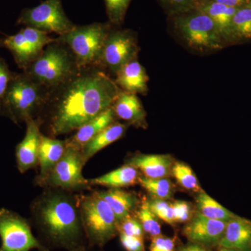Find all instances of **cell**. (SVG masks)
Wrapping results in <instances>:
<instances>
[{
    "label": "cell",
    "mask_w": 251,
    "mask_h": 251,
    "mask_svg": "<svg viewBox=\"0 0 251 251\" xmlns=\"http://www.w3.org/2000/svg\"><path fill=\"white\" fill-rule=\"evenodd\" d=\"M122 91L101 68H80L74 76L49 91L36 120L48 136L67 134L110 108Z\"/></svg>",
    "instance_id": "cell-1"
},
{
    "label": "cell",
    "mask_w": 251,
    "mask_h": 251,
    "mask_svg": "<svg viewBox=\"0 0 251 251\" xmlns=\"http://www.w3.org/2000/svg\"><path fill=\"white\" fill-rule=\"evenodd\" d=\"M30 213L38 239L49 249L81 251L89 247L76 193L44 188L31 202Z\"/></svg>",
    "instance_id": "cell-2"
},
{
    "label": "cell",
    "mask_w": 251,
    "mask_h": 251,
    "mask_svg": "<svg viewBox=\"0 0 251 251\" xmlns=\"http://www.w3.org/2000/svg\"><path fill=\"white\" fill-rule=\"evenodd\" d=\"M168 17L175 35L196 53H213L227 47L212 20L201 11L192 9Z\"/></svg>",
    "instance_id": "cell-3"
},
{
    "label": "cell",
    "mask_w": 251,
    "mask_h": 251,
    "mask_svg": "<svg viewBox=\"0 0 251 251\" xmlns=\"http://www.w3.org/2000/svg\"><path fill=\"white\" fill-rule=\"evenodd\" d=\"M80 69L69 47L57 39L46 46L23 73L50 91L70 79Z\"/></svg>",
    "instance_id": "cell-4"
},
{
    "label": "cell",
    "mask_w": 251,
    "mask_h": 251,
    "mask_svg": "<svg viewBox=\"0 0 251 251\" xmlns=\"http://www.w3.org/2000/svg\"><path fill=\"white\" fill-rule=\"evenodd\" d=\"M49 90L23 72L14 74L1 103V113L15 124L26 122L39 116Z\"/></svg>",
    "instance_id": "cell-5"
},
{
    "label": "cell",
    "mask_w": 251,
    "mask_h": 251,
    "mask_svg": "<svg viewBox=\"0 0 251 251\" xmlns=\"http://www.w3.org/2000/svg\"><path fill=\"white\" fill-rule=\"evenodd\" d=\"M77 199L89 247L101 249L118 232L115 213L96 191L77 194Z\"/></svg>",
    "instance_id": "cell-6"
},
{
    "label": "cell",
    "mask_w": 251,
    "mask_h": 251,
    "mask_svg": "<svg viewBox=\"0 0 251 251\" xmlns=\"http://www.w3.org/2000/svg\"><path fill=\"white\" fill-rule=\"evenodd\" d=\"M112 28L109 22L75 25L57 39L69 47L80 68L99 67L104 44Z\"/></svg>",
    "instance_id": "cell-7"
},
{
    "label": "cell",
    "mask_w": 251,
    "mask_h": 251,
    "mask_svg": "<svg viewBox=\"0 0 251 251\" xmlns=\"http://www.w3.org/2000/svg\"><path fill=\"white\" fill-rule=\"evenodd\" d=\"M85 163L81 150L66 145L62 158L44 178L35 180L36 184L44 188H61L73 193L90 190L92 185L90 179L82 175Z\"/></svg>",
    "instance_id": "cell-8"
},
{
    "label": "cell",
    "mask_w": 251,
    "mask_h": 251,
    "mask_svg": "<svg viewBox=\"0 0 251 251\" xmlns=\"http://www.w3.org/2000/svg\"><path fill=\"white\" fill-rule=\"evenodd\" d=\"M30 221L22 216L0 209V251H51L33 234Z\"/></svg>",
    "instance_id": "cell-9"
},
{
    "label": "cell",
    "mask_w": 251,
    "mask_h": 251,
    "mask_svg": "<svg viewBox=\"0 0 251 251\" xmlns=\"http://www.w3.org/2000/svg\"><path fill=\"white\" fill-rule=\"evenodd\" d=\"M17 25L35 28L47 34L56 33L59 36L75 26L64 12L62 0H45L35 7L23 10Z\"/></svg>",
    "instance_id": "cell-10"
},
{
    "label": "cell",
    "mask_w": 251,
    "mask_h": 251,
    "mask_svg": "<svg viewBox=\"0 0 251 251\" xmlns=\"http://www.w3.org/2000/svg\"><path fill=\"white\" fill-rule=\"evenodd\" d=\"M139 51L136 32L112 28L104 44L99 67L115 75L122 66L138 59Z\"/></svg>",
    "instance_id": "cell-11"
},
{
    "label": "cell",
    "mask_w": 251,
    "mask_h": 251,
    "mask_svg": "<svg viewBox=\"0 0 251 251\" xmlns=\"http://www.w3.org/2000/svg\"><path fill=\"white\" fill-rule=\"evenodd\" d=\"M25 135L16 148V164L21 174L39 166V151L42 132L36 119L25 122Z\"/></svg>",
    "instance_id": "cell-12"
},
{
    "label": "cell",
    "mask_w": 251,
    "mask_h": 251,
    "mask_svg": "<svg viewBox=\"0 0 251 251\" xmlns=\"http://www.w3.org/2000/svg\"><path fill=\"white\" fill-rule=\"evenodd\" d=\"M226 224V221L209 219L197 212L184 227V234L195 244H214L224 236Z\"/></svg>",
    "instance_id": "cell-13"
},
{
    "label": "cell",
    "mask_w": 251,
    "mask_h": 251,
    "mask_svg": "<svg viewBox=\"0 0 251 251\" xmlns=\"http://www.w3.org/2000/svg\"><path fill=\"white\" fill-rule=\"evenodd\" d=\"M115 76V83L122 91L142 95L148 94L149 76L146 69L138 59L122 66Z\"/></svg>",
    "instance_id": "cell-14"
},
{
    "label": "cell",
    "mask_w": 251,
    "mask_h": 251,
    "mask_svg": "<svg viewBox=\"0 0 251 251\" xmlns=\"http://www.w3.org/2000/svg\"><path fill=\"white\" fill-rule=\"evenodd\" d=\"M126 164L134 167L145 177L161 179L170 176L174 163L169 155L138 153L128 158Z\"/></svg>",
    "instance_id": "cell-15"
},
{
    "label": "cell",
    "mask_w": 251,
    "mask_h": 251,
    "mask_svg": "<svg viewBox=\"0 0 251 251\" xmlns=\"http://www.w3.org/2000/svg\"><path fill=\"white\" fill-rule=\"evenodd\" d=\"M111 108L117 118L128 125L146 128V111L137 94L122 91Z\"/></svg>",
    "instance_id": "cell-16"
},
{
    "label": "cell",
    "mask_w": 251,
    "mask_h": 251,
    "mask_svg": "<svg viewBox=\"0 0 251 251\" xmlns=\"http://www.w3.org/2000/svg\"><path fill=\"white\" fill-rule=\"evenodd\" d=\"M193 9L201 11L212 20L226 46H228L231 23L238 9L211 0H195Z\"/></svg>",
    "instance_id": "cell-17"
},
{
    "label": "cell",
    "mask_w": 251,
    "mask_h": 251,
    "mask_svg": "<svg viewBox=\"0 0 251 251\" xmlns=\"http://www.w3.org/2000/svg\"><path fill=\"white\" fill-rule=\"evenodd\" d=\"M219 245L236 251H251V222L238 216L227 221Z\"/></svg>",
    "instance_id": "cell-18"
},
{
    "label": "cell",
    "mask_w": 251,
    "mask_h": 251,
    "mask_svg": "<svg viewBox=\"0 0 251 251\" xmlns=\"http://www.w3.org/2000/svg\"><path fill=\"white\" fill-rule=\"evenodd\" d=\"M116 118L115 112L110 107L93 120L81 126L75 134L65 140L66 145L82 151L84 147L96 135L115 122Z\"/></svg>",
    "instance_id": "cell-19"
},
{
    "label": "cell",
    "mask_w": 251,
    "mask_h": 251,
    "mask_svg": "<svg viewBox=\"0 0 251 251\" xmlns=\"http://www.w3.org/2000/svg\"><path fill=\"white\" fill-rule=\"evenodd\" d=\"M0 47L9 50L18 67L23 71L41 54L25 37L21 31L14 35L0 39Z\"/></svg>",
    "instance_id": "cell-20"
},
{
    "label": "cell",
    "mask_w": 251,
    "mask_h": 251,
    "mask_svg": "<svg viewBox=\"0 0 251 251\" xmlns=\"http://www.w3.org/2000/svg\"><path fill=\"white\" fill-rule=\"evenodd\" d=\"M96 192L108 203L115 213L117 223L131 216L138 205V199L134 193L124 191L121 188H109L107 191Z\"/></svg>",
    "instance_id": "cell-21"
},
{
    "label": "cell",
    "mask_w": 251,
    "mask_h": 251,
    "mask_svg": "<svg viewBox=\"0 0 251 251\" xmlns=\"http://www.w3.org/2000/svg\"><path fill=\"white\" fill-rule=\"evenodd\" d=\"M66 148L65 140L41 134L39 151V166L40 174L35 180L44 178L56 163L62 158Z\"/></svg>",
    "instance_id": "cell-22"
},
{
    "label": "cell",
    "mask_w": 251,
    "mask_h": 251,
    "mask_svg": "<svg viewBox=\"0 0 251 251\" xmlns=\"http://www.w3.org/2000/svg\"><path fill=\"white\" fill-rule=\"evenodd\" d=\"M128 126L129 125L128 124L117 123L115 122L96 135L82 150L86 163L99 151L120 140L125 135Z\"/></svg>",
    "instance_id": "cell-23"
},
{
    "label": "cell",
    "mask_w": 251,
    "mask_h": 251,
    "mask_svg": "<svg viewBox=\"0 0 251 251\" xmlns=\"http://www.w3.org/2000/svg\"><path fill=\"white\" fill-rule=\"evenodd\" d=\"M139 173L134 167L126 164L107 174L90 179V181L92 186L99 185L110 188L129 187L138 184Z\"/></svg>",
    "instance_id": "cell-24"
},
{
    "label": "cell",
    "mask_w": 251,
    "mask_h": 251,
    "mask_svg": "<svg viewBox=\"0 0 251 251\" xmlns=\"http://www.w3.org/2000/svg\"><path fill=\"white\" fill-rule=\"evenodd\" d=\"M251 43V6L239 8L234 14L229 31V46Z\"/></svg>",
    "instance_id": "cell-25"
},
{
    "label": "cell",
    "mask_w": 251,
    "mask_h": 251,
    "mask_svg": "<svg viewBox=\"0 0 251 251\" xmlns=\"http://www.w3.org/2000/svg\"><path fill=\"white\" fill-rule=\"evenodd\" d=\"M196 201L198 213L209 219L227 222L237 216L203 191H200Z\"/></svg>",
    "instance_id": "cell-26"
},
{
    "label": "cell",
    "mask_w": 251,
    "mask_h": 251,
    "mask_svg": "<svg viewBox=\"0 0 251 251\" xmlns=\"http://www.w3.org/2000/svg\"><path fill=\"white\" fill-rule=\"evenodd\" d=\"M138 183L153 198L168 200L173 196V187L171 181L167 178L150 179L140 176Z\"/></svg>",
    "instance_id": "cell-27"
},
{
    "label": "cell",
    "mask_w": 251,
    "mask_h": 251,
    "mask_svg": "<svg viewBox=\"0 0 251 251\" xmlns=\"http://www.w3.org/2000/svg\"><path fill=\"white\" fill-rule=\"evenodd\" d=\"M171 174L181 187L194 192L201 191L197 176L188 165L181 162L175 163Z\"/></svg>",
    "instance_id": "cell-28"
},
{
    "label": "cell",
    "mask_w": 251,
    "mask_h": 251,
    "mask_svg": "<svg viewBox=\"0 0 251 251\" xmlns=\"http://www.w3.org/2000/svg\"><path fill=\"white\" fill-rule=\"evenodd\" d=\"M136 218L143 226L144 232L150 234L152 237L161 235V226L156 221V216L150 210L146 200L142 202L139 209L136 211Z\"/></svg>",
    "instance_id": "cell-29"
},
{
    "label": "cell",
    "mask_w": 251,
    "mask_h": 251,
    "mask_svg": "<svg viewBox=\"0 0 251 251\" xmlns=\"http://www.w3.org/2000/svg\"><path fill=\"white\" fill-rule=\"evenodd\" d=\"M132 0H104L108 22L115 27H120Z\"/></svg>",
    "instance_id": "cell-30"
},
{
    "label": "cell",
    "mask_w": 251,
    "mask_h": 251,
    "mask_svg": "<svg viewBox=\"0 0 251 251\" xmlns=\"http://www.w3.org/2000/svg\"><path fill=\"white\" fill-rule=\"evenodd\" d=\"M148 202L149 207L153 215L164 221L166 224H175L172 204L167 202L166 200L157 199V198L148 201Z\"/></svg>",
    "instance_id": "cell-31"
},
{
    "label": "cell",
    "mask_w": 251,
    "mask_h": 251,
    "mask_svg": "<svg viewBox=\"0 0 251 251\" xmlns=\"http://www.w3.org/2000/svg\"><path fill=\"white\" fill-rule=\"evenodd\" d=\"M168 16L186 12L193 9L195 0H157Z\"/></svg>",
    "instance_id": "cell-32"
},
{
    "label": "cell",
    "mask_w": 251,
    "mask_h": 251,
    "mask_svg": "<svg viewBox=\"0 0 251 251\" xmlns=\"http://www.w3.org/2000/svg\"><path fill=\"white\" fill-rule=\"evenodd\" d=\"M117 231L119 232L133 236V237H143L144 229L143 226L137 218L129 216L117 223Z\"/></svg>",
    "instance_id": "cell-33"
},
{
    "label": "cell",
    "mask_w": 251,
    "mask_h": 251,
    "mask_svg": "<svg viewBox=\"0 0 251 251\" xmlns=\"http://www.w3.org/2000/svg\"><path fill=\"white\" fill-rule=\"evenodd\" d=\"M175 223H184L191 219L192 206L186 201H176L172 204Z\"/></svg>",
    "instance_id": "cell-34"
},
{
    "label": "cell",
    "mask_w": 251,
    "mask_h": 251,
    "mask_svg": "<svg viewBox=\"0 0 251 251\" xmlns=\"http://www.w3.org/2000/svg\"><path fill=\"white\" fill-rule=\"evenodd\" d=\"M120 240L126 251H145L143 237H133L119 232Z\"/></svg>",
    "instance_id": "cell-35"
},
{
    "label": "cell",
    "mask_w": 251,
    "mask_h": 251,
    "mask_svg": "<svg viewBox=\"0 0 251 251\" xmlns=\"http://www.w3.org/2000/svg\"><path fill=\"white\" fill-rule=\"evenodd\" d=\"M13 75L14 74L10 72L4 60L0 58V114L1 111V103Z\"/></svg>",
    "instance_id": "cell-36"
},
{
    "label": "cell",
    "mask_w": 251,
    "mask_h": 251,
    "mask_svg": "<svg viewBox=\"0 0 251 251\" xmlns=\"http://www.w3.org/2000/svg\"><path fill=\"white\" fill-rule=\"evenodd\" d=\"M175 240L173 238L159 235L152 237L150 251H175Z\"/></svg>",
    "instance_id": "cell-37"
},
{
    "label": "cell",
    "mask_w": 251,
    "mask_h": 251,
    "mask_svg": "<svg viewBox=\"0 0 251 251\" xmlns=\"http://www.w3.org/2000/svg\"><path fill=\"white\" fill-rule=\"evenodd\" d=\"M211 1H215V2L219 3V4L226 5V6H230V7L239 9V8L248 6L250 0H211Z\"/></svg>",
    "instance_id": "cell-38"
},
{
    "label": "cell",
    "mask_w": 251,
    "mask_h": 251,
    "mask_svg": "<svg viewBox=\"0 0 251 251\" xmlns=\"http://www.w3.org/2000/svg\"><path fill=\"white\" fill-rule=\"evenodd\" d=\"M179 251H209L206 248L203 247L201 244H189V245L186 246L181 248Z\"/></svg>",
    "instance_id": "cell-39"
},
{
    "label": "cell",
    "mask_w": 251,
    "mask_h": 251,
    "mask_svg": "<svg viewBox=\"0 0 251 251\" xmlns=\"http://www.w3.org/2000/svg\"><path fill=\"white\" fill-rule=\"evenodd\" d=\"M81 251H100L95 250V249H94V248L87 247V248H86L85 249H84V250H82Z\"/></svg>",
    "instance_id": "cell-40"
},
{
    "label": "cell",
    "mask_w": 251,
    "mask_h": 251,
    "mask_svg": "<svg viewBox=\"0 0 251 251\" xmlns=\"http://www.w3.org/2000/svg\"><path fill=\"white\" fill-rule=\"evenodd\" d=\"M221 251H236L232 250V249H224H224H223V250Z\"/></svg>",
    "instance_id": "cell-41"
},
{
    "label": "cell",
    "mask_w": 251,
    "mask_h": 251,
    "mask_svg": "<svg viewBox=\"0 0 251 251\" xmlns=\"http://www.w3.org/2000/svg\"><path fill=\"white\" fill-rule=\"evenodd\" d=\"M248 6H251V0H250V1H249V4L248 5Z\"/></svg>",
    "instance_id": "cell-42"
}]
</instances>
